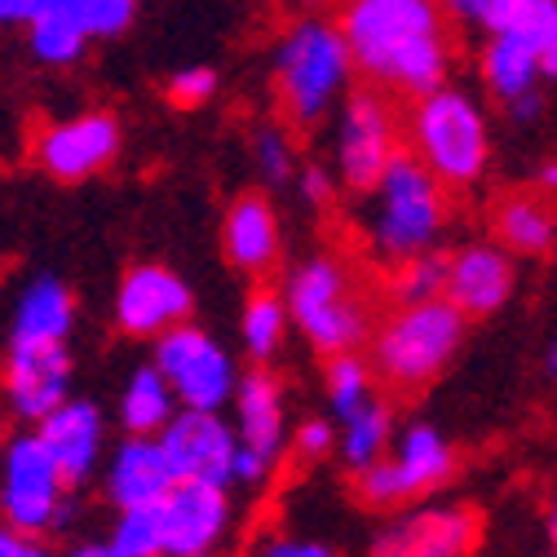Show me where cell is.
<instances>
[{"label": "cell", "mask_w": 557, "mask_h": 557, "mask_svg": "<svg viewBox=\"0 0 557 557\" xmlns=\"http://www.w3.org/2000/svg\"><path fill=\"white\" fill-rule=\"evenodd\" d=\"M548 372L557 376V341H553V350H548Z\"/></svg>", "instance_id": "cell-43"}, {"label": "cell", "mask_w": 557, "mask_h": 557, "mask_svg": "<svg viewBox=\"0 0 557 557\" xmlns=\"http://www.w3.org/2000/svg\"><path fill=\"white\" fill-rule=\"evenodd\" d=\"M456 469V456L447 438L434 425H411L398 438V451L389 460H372L359 469V492L368 505H398L407 496H421L443 486Z\"/></svg>", "instance_id": "cell-9"}, {"label": "cell", "mask_w": 557, "mask_h": 557, "mask_svg": "<svg viewBox=\"0 0 557 557\" xmlns=\"http://www.w3.org/2000/svg\"><path fill=\"white\" fill-rule=\"evenodd\" d=\"M389 156H394V120L385 102L372 94H355L345 102L341 128H336V164H341L345 186L372 190Z\"/></svg>", "instance_id": "cell-12"}, {"label": "cell", "mask_w": 557, "mask_h": 557, "mask_svg": "<svg viewBox=\"0 0 557 557\" xmlns=\"http://www.w3.org/2000/svg\"><path fill=\"white\" fill-rule=\"evenodd\" d=\"M72 5L85 18L89 36H120L133 23L137 0H72Z\"/></svg>", "instance_id": "cell-32"}, {"label": "cell", "mask_w": 557, "mask_h": 557, "mask_svg": "<svg viewBox=\"0 0 557 557\" xmlns=\"http://www.w3.org/2000/svg\"><path fill=\"white\" fill-rule=\"evenodd\" d=\"M239 447L261 456L270 469L284 451V394H278L274 376L252 372L239 381Z\"/></svg>", "instance_id": "cell-20"}, {"label": "cell", "mask_w": 557, "mask_h": 557, "mask_svg": "<svg viewBox=\"0 0 557 557\" xmlns=\"http://www.w3.org/2000/svg\"><path fill=\"white\" fill-rule=\"evenodd\" d=\"M226 252L239 270H265L278 257V222L270 213V203L257 195L235 199L226 218Z\"/></svg>", "instance_id": "cell-23"}, {"label": "cell", "mask_w": 557, "mask_h": 557, "mask_svg": "<svg viewBox=\"0 0 557 557\" xmlns=\"http://www.w3.org/2000/svg\"><path fill=\"white\" fill-rule=\"evenodd\" d=\"M389 407L385 403H376V398H368L359 411H350L345 416V465H355V469H368L372 460H381V451H385V443H389Z\"/></svg>", "instance_id": "cell-27"}, {"label": "cell", "mask_w": 557, "mask_h": 557, "mask_svg": "<svg viewBox=\"0 0 557 557\" xmlns=\"http://www.w3.org/2000/svg\"><path fill=\"white\" fill-rule=\"evenodd\" d=\"M482 76H486V85H492V94L505 98V102H513L522 94H535V85L544 81L540 76V53L522 36H509V32L492 36V45L482 49Z\"/></svg>", "instance_id": "cell-24"}, {"label": "cell", "mask_w": 557, "mask_h": 557, "mask_svg": "<svg viewBox=\"0 0 557 557\" xmlns=\"http://www.w3.org/2000/svg\"><path fill=\"white\" fill-rule=\"evenodd\" d=\"M403 274H398V301H425V297H443V274H447V261L434 257V252H421V257H407L398 261Z\"/></svg>", "instance_id": "cell-31"}, {"label": "cell", "mask_w": 557, "mask_h": 557, "mask_svg": "<svg viewBox=\"0 0 557 557\" xmlns=\"http://www.w3.org/2000/svg\"><path fill=\"white\" fill-rule=\"evenodd\" d=\"M301 195L314 199V203H327V199H332V177H327L323 169H306V173H301Z\"/></svg>", "instance_id": "cell-39"}, {"label": "cell", "mask_w": 557, "mask_h": 557, "mask_svg": "<svg viewBox=\"0 0 557 557\" xmlns=\"http://www.w3.org/2000/svg\"><path fill=\"white\" fill-rule=\"evenodd\" d=\"M540 186H544V190H557V164H544V169H540Z\"/></svg>", "instance_id": "cell-41"}, {"label": "cell", "mask_w": 557, "mask_h": 557, "mask_svg": "<svg viewBox=\"0 0 557 557\" xmlns=\"http://www.w3.org/2000/svg\"><path fill=\"white\" fill-rule=\"evenodd\" d=\"M169 94H173L177 107H199V102H208L218 94V72L213 66H182V72L173 76V85H169Z\"/></svg>", "instance_id": "cell-34"}, {"label": "cell", "mask_w": 557, "mask_h": 557, "mask_svg": "<svg viewBox=\"0 0 557 557\" xmlns=\"http://www.w3.org/2000/svg\"><path fill=\"white\" fill-rule=\"evenodd\" d=\"M36 553H45V544H40L36 535H23V531H14L10 522L0 527V557H36Z\"/></svg>", "instance_id": "cell-36"}, {"label": "cell", "mask_w": 557, "mask_h": 557, "mask_svg": "<svg viewBox=\"0 0 557 557\" xmlns=\"http://www.w3.org/2000/svg\"><path fill=\"white\" fill-rule=\"evenodd\" d=\"M274 72H278L284 111L297 124H314L327 115V107L345 89H350L355 58H350V45H345L341 27L310 18V23H297L288 32V40L278 45Z\"/></svg>", "instance_id": "cell-4"}, {"label": "cell", "mask_w": 557, "mask_h": 557, "mask_svg": "<svg viewBox=\"0 0 557 557\" xmlns=\"http://www.w3.org/2000/svg\"><path fill=\"white\" fill-rule=\"evenodd\" d=\"M376 213H372V248L385 261L421 257L438 244L447 203L443 182L416 160V156H389V164L376 177Z\"/></svg>", "instance_id": "cell-2"}, {"label": "cell", "mask_w": 557, "mask_h": 557, "mask_svg": "<svg viewBox=\"0 0 557 557\" xmlns=\"http://www.w3.org/2000/svg\"><path fill=\"white\" fill-rule=\"evenodd\" d=\"M284 327H288V306L278 301L274 293H257L244 310V345L252 359H270L284 341Z\"/></svg>", "instance_id": "cell-28"}, {"label": "cell", "mask_w": 557, "mask_h": 557, "mask_svg": "<svg viewBox=\"0 0 557 557\" xmlns=\"http://www.w3.org/2000/svg\"><path fill=\"white\" fill-rule=\"evenodd\" d=\"M548 540H553V548H557V513H548Z\"/></svg>", "instance_id": "cell-42"}, {"label": "cell", "mask_w": 557, "mask_h": 557, "mask_svg": "<svg viewBox=\"0 0 557 557\" xmlns=\"http://www.w3.org/2000/svg\"><path fill=\"white\" fill-rule=\"evenodd\" d=\"M76 306L58 278H36L14 310V345H62L72 336Z\"/></svg>", "instance_id": "cell-21"}, {"label": "cell", "mask_w": 557, "mask_h": 557, "mask_svg": "<svg viewBox=\"0 0 557 557\" xmlns=\"http://www.w3.org/2000/svg\"><path fill=\"white\" fill-rule=\"evenodd\" d=\"M443 293L460 314H496L513 293V265L492 244H465L447 261Z\"/></svg>", "instance_id": "cell-16"}, {"label": "cell", "mask_w": 557, "mask_h": 557, "mask_svg": "<svg viewBox=\"0 0 557 557\" xmlns=\"http://www.w3.org/2000/svg\"><path fill=\"white\" fill-rule=\"evenodd\" d=\"M478 540V522L465 509H434L403 518L389 535L376 540V553H416V557H451L469 553Z\"/></svg>", "instance_id": "cell-19"}, {"label": "cell", "mask_w": 557, "mask_h": 557, "mask_svg": "<svg viewBox=\"0 0 557 557\" xmlns=\"http://www.w3.org/2000/svg\"><path fill=\"white\" fill-rule=\"evenodd\" d=\"M66 389H72V355L62 345H10L5 363V394L18 421L36 425L40 416H49Z\"/></svg>", "instance_id": "cell-14"}, {"label": "cell", "mask_w": 557, "mask_h": 557, "mask_svg": "<svg viewBox=\"0 0 557 557\" xmlns=\"http://www.w3.org/2000/svg\"><path fill=\"white\" fill-rule=\"evenodd\" d=\"M460 336L465 314L447 297L403 301V310L376 336V372L394 385H425L451 363Z\"/></svg>", "instance_id": "cell-5"}, {"label": "cell", "mask_w": 557, "mask_h": 557, "mask_svg": "<svg viewBox=\"0 0 557 557\" xmlns=\"http://www.w3.org/2000/svg\"><path fill=\"white\" fill-rule=\"evenodd\" d=\"M257 164L270 182H288L293 177V147H288V137L278 133V128H261L257 133Z\"/></svg>", "instance_id": "cell-33"}, {"label": "cell", "mask_w": 557, "mask_h": 557, "mask_svg": "<svg viewBox=\"0 0 557 557\" xmlns=\"http://www.w3.org/2000/svg\"><path fill=\"white\" fill-rule=\"evenodd\" d=\"M40 443L49 447L58 473L66 486H81L94 469H98V451H102V416L94 403H76L62 398L49 416H40Z\"/></svg>", "instance_id": "cell-17"}, {"label": "cell", "mask_w": 557, "mask_h": 557, "mask_svg": "<svg viewBox=\"0 0 557 557\" xmlns=\"http://www.w3.org/2000/svg\"><path fill=\"white\" fill-rule=\"evenodd\" d=\"M500 239H505L513 252H527V257L548 252L553 239H557L553 208L540 203V199H531V195L505 199V208H500Z\"/></svg>", "instance_id": "cell-26"}, {"label": "cell", "mask_w": 557, "mask_h": 557, "mask_svg": "<svg viewBox=\"0 0 557 557\" xmlns=\"http://www.w3.org/2000/svg\"><path fill=\"white\" fill-rule=\"evenodd\" d=\"M332 447H336V430H332L327 421H310V425H301V434H297V451H301L306 460H323Z\"/></svg>", "instance_id": "cell-35"}, {"label": "cell", "mask_w": 557, "mask_h": 557, "mask_svg": "<svg viewBox=\"0 0 557 557\" xmlns=\"http://www.w3.org/2000/svg\"><path fill=\"white\" fill-rule=\"evenodd\" d=\"M160 553L173 557H199L208 548H218L226 527H231V500L226 486L208 482H173L160 500H151Z\"/></svg>", "instance_id": "cell-11"}, {"label": "cell", "mask_w": 557, "mask_h": 557, "mask_svg": "<svg viewBox=\"0 0 557 557\" xmlns=\"http://www.w3.org/2000/svg\"><path fill=\"white\" fill-rule=\"evenodd\" d=\"M156 368L169 381L173 398L182 407H199V411H222L235 398V363L222 345L190 327V323H173L160 332V350H156Z\"/></svg>", "instance_id": "cell-8"}, {"label": "cell", "mask_w": 557, "mask_h": 557, "mask_svg": "<svg viewBox=\"0 0 557 557\" xmlns=\"http://www.w3.org/2000/svg\"><path fill=\"white\" fill-rule=\"evenodd\" d=\"M265 553L270 557H327L332 548L327 544H314V540H270Z\"/></svg>", "instance_id": "cell-37"}, {"label": "cell", "mask_w": 557, "mask_h": 557, "mask_svg": "<svg viewBox=\"0 0 557 557\" xmlns=\"http://www.w3.org/2000/svg\"><path fill=\"white\" fill-rule=\"evenodd\" d=\"M284 306H288V319L323 355H345L368 336V310L350 288V274L327 257H314L293 274Z\"/></svg>", "instance_id": "cell-6"}, {"label": "cell", "mask_w": 557, "mask_h": 557, "mask_svg": "<svg viewBox=\"0 0 557 557\" xmlns=\"http://www.w3.org/2000/svg\"><path fill=\"white\" fill-rule=\"evenodd\" d=\"M0 513L23 535H53L72 518L66 482L40 443V434H18L0 456Z\"/></svg>", "instance_id": "cell-7"}, {"label": "cell", "mask_w": 557, "mask_h": 557, "mask_svg": "<svg viewBox=\"0 0 557 557\" xmlns=\"http://www.w3.org/2000/svg\"><path fill=\"white\" fill-rule=\"evenodd\" d=\"M447 14L460 18L465 27H478V10H482V0H443Z\"/></svg>", "instance_id": "cell-40"}, {"label": "cell", "mask_w": 557, "mask_h": 557, "mask_svg": "<svg viewBox=\"0 0 557 557\" xmlns=\"http://www.w3.org/2000/svg\"><path fill=\"white\" fill-rule=\"evenodd\" d=\"M327 389H332V411H336V421H345V416L359 411V407L372 398V372H368V363H359L350 350H345V355H332Z\"/></svg>", "instance_id": "cell-30"}, {"label": "cell", "mask_w": 557, "mask_h": 557, "mask_svg": "<svg viewBox=\"0 0 557 557\" xmlns=\"http://www.w3.org/2000/svg\"><path fill=\"white\" fill-rule=\"evenodd\" d=\"M411 147L443 186H469L482 177L492 143H486V120L469 94L434 85L416 94L411 111Z\"/></svg>", "instance_id": "cell-3"}, {"label": "cell", "mask_w": 557, "mask_h": 557, "mask_svg": "<svg viewBox=\"0 0 557 557\" xmlns=\"http://www.w3.org/2000/svg\"><path fill=\"white\" fill-rule=\"evenodd\" d=\"M40 0H0V27H27Z\"/></svg>", "instance_id": "cell-38"}, {"label": "cell", "mask_w": 557, "mask_h": 557, "mask_svg": "<svg viewBox=\"0 0 557 557\" xmlns=\"http://www.w3.org/2000/svg\"><path fill=\"white\" fill-rule=\"evenodd\" d=\"M235 430L222 421L218 411H199V407H182V416L173 411L164 430H160V451L173 469V482H208V486H231L235 473Z\"/></svg>", "instance_id": "cell-10"}, {"label": "cell", "mask_w": 557, "mask_h": 557, "mask_svg": "<svg viewBox=\"0 0 557 557\" xmlns=\"http://www.w3.org/2000/svg\"><path fill=\"white\" fill-rule=\"evenodd\" d=\"M173 486V469L160 451L156 434H128V443L115 451L111 469H107V496L115 500V509H133V505H151Z\"/></svg>", "instance_id": "cell-18"}, {"label": "cell", "mask_w": 557, "mask_h": 557, "mask_svg": "<svg viewBox=\"0 0 557 557\" xmlns=\"http://www.w3.org/2000/svg\"><path fill=\"white\" fill-rule=\"evenodd\" d=\"M173 407H177V398H173L169 381L160 376V368H137L120 398V421L128 434H160Z\"/></svg>", "instance_id": "cell-25"}, {"label": "cell", "mask_w": 557, "mask_h": 557, "mask_svg": "<svg viewBox=\"0 0 557 557\" xmlns=\"http://www.w3.org/2000/svg\"><path fill=\"white\" fill-rule=\"evenodd\" d=\"M355 72L376 85L425 94L447 76V32L438 0H350L341 18Z\"/></svg>", "instance_id": "cell-1"}, {"label": "cell", "mask_w": 557, "mask_h": 557, "mask_svg": "<svg viewBox=\"0 0 557 557\" xmlns=\"http://www.w3.org/2000/svg\"><path fill=\"white\" fill-rule=\"evenodd\" d=\"M190 314V288L164 265H137L124 274L115 319L133 336H160L164 327L182 323Z\"/></svg>", "instance_id": "cell-15"}, {"label": "cell", "mask_w": 557, "mask_h": 557, "mask_svg": "<svg viewBox=\"0 0 557 557\" xmlns=\"http://www.w3.org/2000/svg\"><path fill=\"white\" fill-rule=\"evenodd\" d=\"M27 40H32V53L40 62L72 66V62H81V53L94 36H89V27L76 14L72 0H40L36 14L27 18Z\"/></svg>", "instance_id": "cell-22"}, {"label": "cell", "mask_w": 557, "mask_h": 557, "mask_svg": "<svg viewBox=\"0 0 557 557\" xmlns=\"http://www.w3.org/2000/svg\"><path fill=\"white\" fill-rule=\"evenodd\" d=\"M102 548H107V557H160V535H156L151 505L120 509V522H115L111 540H102Z\"/></svg>", "instance_id": "cell-29"}, {"label": "cell", "mask_w": 557, "mask_h": 557, "mask_svg": "<svg viewBox=\"0 0 557 557\" xmlns=\"http://www.w3.org/2000/svg\"><path fill=\"white\" fill-rule=\"evenodd\" d=\"M115 151H120V124L102 111L62 120V124L45 128L40 143H36L45 173L58 182H81V177L107 169L115 160Z\"/></svg>", "instance_id": "cell-13"}]
</instances>
